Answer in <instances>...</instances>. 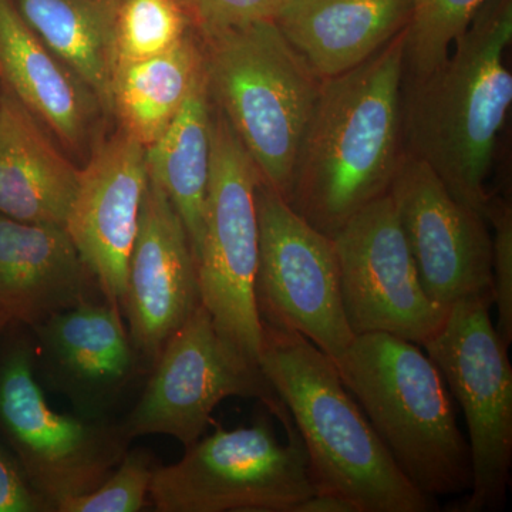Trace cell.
Wrapping results in <instances>:
<instances>
[{
	"mask_svg": "<svg viewBox=\"0 0 512 512\" xmlns=\"http://www.w3.org/2000/svg\"><path fill=\"white\" fill-rule=\"evenodd\" d=\"M153 456L144 448L126 451L117 467L93 491L55 504L57 512H137L143 510L153 481Z\"/></svg>",
	"mask_w": 512,
	"mask_h": 512,
	"instance_id": "26",
	"label": "cell"
},
{
	"mask_svg": "<svg viewBox=\"0 0 512 512\" xmlns=\"http://www.w3.org/2000/svg\"><path fill=\"white\" fill-rule=\"evenodd\" d=\"M200 303L197 264L183 221L148 178L121 308L138 357L153 366Z\"/></svg>",
	"mask_w": 512,
	"mask_h": 512,
	"instance_id": "15",
	"label": "cell"
},
{
	"mask_svg": "<svg viewBox=\"0 0 512 512\" xmlns=\"http://www.w3.org/2000/svg\"><path fill=\"white\" fill-rule=\"evenodd\" d=\"M0 87L66 146L82 148L89 140L99 103L29 28L13 0H0Z\"/></svg>",
	"mask_w": 512,
	"mask_h": 512,
	"instance_id": "19",
	"label": "cell"
},
{
	"mask_svg": "<svg viewBox=\"0 0 512 512\" xmlns=\"http://www.w3.org/2000/svg\"><path fill=\"white\" fill-rule=\"evenodd\" d=\"M29 28L111 113L121 0H13Z\"/></svg>",
	"mask_w": 512,
	"mask_h": 512,
	"instance_id": "22",
	"label": "cell"
},
{
	"mask_svg": "<svg viewBox=\"0 0 512 512\" xmlns=\"http://www.w3.org/2000/svg\"><path fill=\"white\" fill-rule=\"evenodd\" d=\"M30 329L47 382L79 416L106 419L140 362L119 306L89 299Z\"/></svg>",
	"mask_w": 512,
	"mask_h": 512,
	"instance_id": "16",
	"label": "cell"
},
{
	"mask_svg": "<svg viewBox=\"0 0 512 512\" xmlns=\"http://www.w3.org/2000/svg\"><path fill=\"white\" fill-rule=\"evenodd\" d=\"M259 367L291 414L316 491L360 512H430L434 498L404 476L332 357L302 335L262 323Z\"/></svg>",
	"mask_w": 512,
	"mask_h": 512,
	"instance_id": "3",
	"label": "cell"
},
{
	"mask_svg": "<svg viewBox=\"0 0 512 512\" xmlns=\"http://www.w3.org/2000/svg\"><path fill=\"white\" fill-rule=\"evenodd\" d=\"M485 0H412L404 29V83L423 80L437 69Z\"/></svg>",
	"mask_w": 512,
	"mask_h": 512,
	"instance_id": "24",
	"label": "cell"
},
{
	"mask_svg": "<svg viewBox=\"0 0 512 512\" xmlns=\"http://www.w3.org/2000/svg\"><path fill=\"white\" fill-rule=\"evenodd\" d=\"M212 101L205 67L183 109L146 148L148 178L167 194L183 221L195 264L204 237L212 161Z\"/></svg>",
	"mask_w": 512,
	"mask_h": 512,
	"instance_id": "21",
	"label": "cell"
},
{
	"mask_svg": "<svg viewBox=\"0 0 512 512\" xmlns=\"http://www.w3.org/2000/svg\"><path fill=\"white\" fill-rule=\"evenodd\" d=\"M147 184L146 148L120 130L80 170L64 224L104 299L120 309Z\"/></svg>",
	"mask_w": 512,
	"mask_h": 512,
	"instance_id": "14",
	"label": "cell"
},
{
	"mask_svg": "<svg viewBox=\"0 0 512 512\" xmlns=\"http://www.w3.org/2000/svg\"><path fill=\"white\" fill-rule=\"evenodd\" d=\"M332 239L353 335L389 333L423 346L440 329L448 308L424 291L389 194L353 215Z\"/></svg>",
	"mask_w": 512,
	"mask_h": 512,
	"instance_id": "12",
	"label": "cell"
},
{
	"mask_svg": "<svg viewBox=\"0 0 512 512\" xmlns=\"http://www.w3.org/2000/svg\"><path fill=\"white\" fill-rule=\"evenodd\" d=\"M0 350V433L33 488L55 511L99 487L127 451L123 427L50 409L35 376L33 339L8 329Z\"/></svg>",
	"mask_w": 512,
	"mask_h": 512,
	"instance_id": "7",
	"label": "cell"
},
{
	"mask_svg": "<svg viewBox=\"0 0 512 512\" xmlns=\"http://www.w3.org/2000/svg\"><path fill=\"white\" fill-rule=\"evenodd\" d=\"M173 466L158 467L150 485L160 512H289L315 493L299 434L279 443L269 420L225 430L185 448Z\"/></svg>",
	"mask_w": 512,
	"mask_h": 512,
	"instance_id": "9",
	"label": "cell"
},
{
	"mask_svg": "<svg viewBox=\"0 0 512 512\" xmlns=\"http://www.w3.org/2000/svg\"><path fill=\"white\" fill-rule=\"evenodd\" d=\"M9 326H12V322L0 313V339L5 336V332L9 329Z\"/></svg>",
	"mask_w": 512,
	"mask_h": 512,
	"instance_id": "31",
	"label": "cell"
},
{
	"mask_svg": "<svg viewBox=\"0 0 512 512\" xmlns=\"http://www.w3.org/2000/svg\"><path fill=\"white\" fill-rule=\"evenodd\" d=\"M485 220L491 235V301L497 308L498 335L510 346L512 340V208L505 198L490 197Z\"/></svg>",
	"mask_w": 512,
	"mask_h": 512,
	"instance_id": "27",
	"label": "cell"
},
{
	"mask_svg": "<svg viewBox=\"0 0 512 512\" xmlns=\"http://www.w3.org/2000/svg\"><path fill=\"white\" fill-rule=\"evenodd\" d=\"M424 291L444 308L491 298V234L480 212L453 197L439 175L403 151L389 191Z\"/></svg>",
	"mask_w": 512,
	"mask_h": 512,
	"instance_id": "13",
	"label": "cell"
},
{
	"mask_svg": "<svg viewBox=\"0 0 512 512\" xmlns=\"http://www.w3.org/2000/svg\"><path fill=\"white\" fill-rule=\"evenodd\" d=\"M289 512H360L349 498L328 491H315L289 508Z\"/></svg>",
	"mask_w": 512,
	"mask_h": 512,
	"instance_id": "30",
	"label": "cell"
},
{
	"mask_svg": "<svg viewBox=\"0 0 512 512\" xmlns=\"http://www.w3.org/2000/svg\"><path fill=\"white\" fill-rule=\"evenodd\" d=\"M52 512L30 484L9 447L0 441V512Z\"/></svg>",
	"mask_w": 512,
	"mask_h": 512,
	"instance_id": "29",
	"label": "cell"
},
{
	"mask_svg": "<svg viewBox=\"0 0 512 512\" xmlns=\"http://www.w3.org/2000/svg\"><path fill=\"white\" fill-rule=\"evenodd\" d=\"M143 396L124 433L128 440L167 434L185 448L201 439L215 407L227 397H255L295 436L291 414L271 384L222 338L204 306L198 305L165 343Z\"/></svg>",
	"mask_w": 512,
	"mask_h": 512,
	"instance_id": "11",
	"label": "cell"
},
{
	"mask_svg": "<svg viewBox=\"0 0 512 512\" xmlns=\"http://www.w3.org/2000/svg\"><path fill=\"white\" fill-rule=\"evenodd\" d=\"M79 175L43 124L0 87V215L64 227Z\"/></svg>",
	"mask_w": 512,
	"mask_h": 512,
	"instance_id": "20",
	"label": "cell"
},
{
	"mask_svg": "<svg viewBox=\"0 0 512 512\" xmlns=\"http://www.w3.org/2000/svg\"><path fill=\"white\" fill-rule=\"evenodd\" d=\"M511 40L512 0H485L439 67L419 82H403L407 153L484 217L487 178L512 103L504 60Z\"/></svg>",
	"mask_w": 512,
	"mask_h": 512,
	"instance_id": "2",
	"label": "cell"
},
{
	"mask_svg": "<svg viewBox=\"0 0 512 512\" xmlns=\"http://www.w3.org/2000/svg\"><path fill=\"white\" fill-rule=\"evenodd\" d=\"M254 161L215 109L204 237L197 258L201 305L245 362L261 370L262 322L255 302L259 227Z\"/></svg>",
	"mask_w": 512,
	"mask_h": 512,
	"instance_id": "8",
	"label": "cell"
},
{
	"mask_svg": "<svg viewBox=\"0 0 512 512\" xmlns=\"http://www.w3.org/2000/svg\"><path fill=\"white\" fill-rule=\"evenodd\" d=\"M333 362L414 487L434 500L470 490V448L446 380L426 350L389 333H362Z\"/></svg>",
	"mask_w": 512,
	"mask_h": 512,
	"instance_id": "4",
	"label": "cell"
},
{
	"mask_svg": "<svg viewBox=\"0 0 512 512\" xmlns=\"http://www.w3.org/2000/svg\"><path fill=\"white\" fill-rule=\"evenodd\" d=\"M212 104L286 201L323 79L274 20L200 35Z\"/></svg>",
	"mask_w": 512,
	"mask_h": 512,
	"instance_id": "5",
	"label": "cell"
},
{
	"mask_svg": "<svg viewBox=\"0 0 512 512\" xmlns=\"http://www.w3.org/2000/svg\"><path fill=\"white\" fill-rule=\"evenodd\" d=\"M491 305L488 296L454 303L440 329L421 346L466 419L471 485L460 512L501 510L511 483L512 366Z\"/></svg>",
	"mask_w": 512,
	"mask_h": 512,
	"instance_id": "6",
	"label": "cell"
},
{
	"mask_svg": "<svg viewBox=\"0 0 512 512\" xmlns=\"http://www.w3.org/2000/svg\"><path fill=\"white\" fill-rule=\"evenodd\" d=\"M198 35L274 20L281 0H181Z\"/></svg>",
	"mask_w": 512,
	"mask_h": 512,
	"instance_id": "28",
	"label": "cell"
},
{
	"mask_svg": "<svg viewBox=\"0 0 512 512\" xmlns=\"http://www.w3.org/2000/svg\"><path fill=\"white\" fill-rule=\"evenodd\" d=\"M255 201L259 227L255 302L261 322L299 333L338 359L355 335L343 309L333 239L313 228L262 180Z\"/></svg>",
	"mask_w": 512,
	"mask_h": 512,
	"instance_id": "10",
	"label": "cell"
},
{
	"mask_svg": "<svg viewBox=\"0 0 512 512\" xmlns=\"http://www.w3.org/2000/svg\"><path fill=\"white\" fill-rule=\"evenodd\" d=\"M93 282L63 225L0 215V313L12 325L33 328L89 301Z\"/></svg>",
	"mask_w": 512,
	"mask_h": 512,
	"instance_id": "17",
	"label": "cell"
},
{
	"mask_svg": "<svg viewBox=\"0 0 512 512\" xmlns=\"http://www.w3.org/2000/svg\"><path fill=\"white\" fill-rule=\"evenodd\" d=\"M412 0H281L274 16L320 79L355 69L409 25Z\"/></svg>",
	"mask_w": 512,
	"mask_h": 512,
	"instance_id": "18",
	"label": "cell"
},
{
	"mask_svg": "<svg viewBox=\"0 0 512 512\" xmlns=\"http://www.w3.org/2000/svg\"><path fill=\"white\" fill-rule=\"evenodd\" d=\"M194 30L181 0H121L114 40L116 70L163 55Z\"/></svg>",
	"mask_w": 512,
	"mask_h": 512,
	"instance_id": "25",
	"label": "cell"
},
{
	"mask_svg": "<svg viewBox=\"0 0 512 512\" xmlns=\"http://www.w3.org/2000/svg\"><path fill=\"white\" fill-rule=\"evenodd\" d=\"M404 30L349 72L323 80L289 205L332 238L387 194L403 148Z\"/></svg>",
	"mask_w": 512,
	"mask_h": 512,
	"instance_id": "1",
	"label": "cell"
},
{
	"mask_svg": "<svg viewBox=\"0 0 512 512\" xmlns=\"http://www.w3.org/2000/svg\"><path fill=\"white\" fill-rule=\"evenodd\" d=\"M202 70L204 50L194 32L163 55L117 69L111 114L121 131L144 148L156 143L183 109Z\"/></svg>",
	"mask_w": 512,
	"mask_h": 512,
	"instance_id": "23",
	"label": "cell"
}]
</instances>
